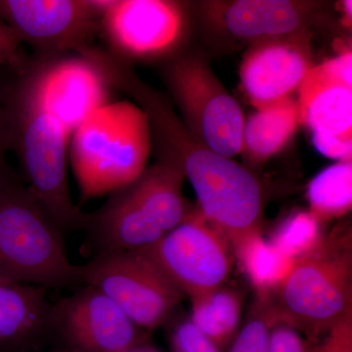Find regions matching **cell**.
<instances>
[{"instance_id":"19","label":"cell","mask_w":352,"mask_h":352,"mask_svg":"<svg viewBox=\"0 0 352 352\" xmlns=\"http://www.w3.org/2000/svg\"><path fill=\"white\" fill-rule=\"evenodd\" d=\"M190 320L220 351L239 332L244 296L238 289L221 288L192 298Z\"/></svg>"},{"instance_id":"30","label":"cell","mask_w":352,"mask_h":352,"mask_svg":"<svg viewBox=\"0 0 352 352\" xmlns=\"http://www.w3.org/2000/svg\"><path fill=\"white\" fill-rule=\"evenodd\" d=\"M323 69L336 80L352 88V53L351 50L342 53L321 64Z\"/></svg>"},{"instance_id":"4","label":"cell","mask_w":352,"mask_h":352,"mask_svg":"<svg viewBox=\"0 0 352 352\" xmlns=\"http://www.w3.org/2000/svg\"><path fill=\"white\" fill-rule=\"evenodd\" d=\"M152 146L147 113L129 101L111 102L72 134L69 161L83 201L135 182Z\"/></svg>"},{"instance_id":"16","label":"cell","mask_w":352,"mask_h":352,"mask_svg":"<svg viewBox=\"0 0 352 352\" xmlns=\"http://www.w3.org/2000/svg\"><path fill=\"white\" fill-rule=\"evenodd\" d=\"M184 177L178 164L160 159L135 182L126 185L141 207L166 234L193 212L182 193Z\"/></svg>"},{"instance_id":"15","label":"cell","mask_w":352,"mask_h":352,"mask_svg":"<svg viewBox=\"0 0 352 352\" xmlns=\"http://www.w3.org/2000/svg\"><path fill=\"white\" fill-rule=\"evenodd\" d=\"M296 103L298 124L312 132L352 138V88L329 75L321 65L307 74Z\"/></svg>"},{"instance_id":"5","label":"cell","mask_w":352,"mask_h":352,"mask_svg":"<svg viewBox=\"0 0 352 352\" xmlns=\"http://www.w3.org/2000/svg\"><path fill=\"white\" fill-rule=\"evenodd\" d=\"M64 235L25 182L0 189V277L45 289L80 285Z\"/></svg>"},{"instance_id":"28","label":"cell","mask_w":352,"mask_h":352,"mask_svg":"<svg viewBox=\"0 0 352 352\" xmlns=\"http://www.w3.org/2000/svg\"><path fill=\"white\" fill-rule=\"evenodd\" d=\"M27 57L15 32L0 20V69L20 63Z\"/></svg>"},{"instance_id":"10","label":"cell","mask_w":352,"mask_h":352,"mask_svg":"<svg viewBox=\"0 0 352 352\" xmlns=\"http://www.w3.org/2000/svg\"><path fill=\"white\" fill-rule=\"evenodd\" d=\"M182 6L168 0H107L100 34L104 47L120 61L168 56L184 34Z\"/></svg>"},{"instance_id":"12","label":"cell","mask_w":352,"mask_h":352,"mask_svg":"<svg viewBox=\"0 0 352 352\" xmlns=\"http://www.w3.org/2000/svg\"><path fill=\"white\" fill-rule=\"evenodd\" d=\"M31 58L44 105L69 136L92 113L112 102L113 90L85 55Z\"/></svg>"},{"instance_id":"29","label":"cell","mask_w":352,"mask_h":352,"mask_svg":"<svg viewBox=\"0 0 352 352\" xmlns=\"http://www.w3.org/2000/svg\"><path fill=\"white\" fill-rule=\"evenodd\" d=\"M8 152L3 113H2L1 98H0V189L14 184V183L25 182L21 173L14 170L7 161V153Z\"/></svg>"},{"instance_id":"23","label":"cell","mask_w":352,"mask_h":352,"mask_svg":"<svg viewBox=\"0 0 352 352\" xmlns=\"http://www.w3.org/2000/svg\"><path fill=\"white\" fill-rule=\"evenodd\" d=\"M272 326L268 302L256 300L249 318L233 340L229 352H268Z\"/></svg>"},{"instance_id":"2","label":"cell","mask_w":352,"mask_h":352,"mask_svg":"<svg viewBox=\"0 0 352 352\" xmlns=\"http://www.w3.org/2000/svg\"><path fill=\"white\" fill-rule=\"evenodd\" d=\"M131 97L147 113L162 149L161 159L178 164L188 177L201 215L232 247L261 232L263 190L251 171L201 144L148 85H138Z\"/></svg>"},{"instance_id":"1","label":"cell","mask_w":352,"mask_h":352,"mask_svg":"<svg viewBox=\"0 0 352 352\" xmlns=\"http://www.w3.org/2000/svg\"><path fill=\"white\" fill-rule=\"evenodd\" d=\"M0 97L8 150L25 184L65 234L83 230L87 214L69 194V135L44 105L31 57L0 69Z\"/></svg>"},{"instance_id":"8","label":"cell","mask_w":352,"mask_h":352,"mask_svg":"<svg viewBox=\"0 0 352 352\" xmlns=\"http://www.w3.org/2000/svg\"><path fill=\"white\" fill-rule=\"evenodd\" d=\"M107 0H0V20L32 57L82 54L100 34Z\"/></svg>"},{"instance_id":"17","label":"cell","mask_w":352,"mask_h":352,"mask_svg":"<svg viewBox=\"0 0 352 352\" xmlns=\"http://www.w3.org/2000/svg\"><path fill=\"white\" fill-rule=\"evenodd\" d=\"M219 20L240 38H280L302 27V9L285 0H240L224 6Z\"/></svg>"},{"instance_id":"24","label":"cell","mask_w":352,"mask_h":352,"mask_svg":"<svg viewBox=\"0 0 352 352\" xmlns=\"http://www.w3.org/2000/svg\"><path fill=\"white\" fill-rule=\"evenodd\" d=\"M170 340L173 352H221L190 318L175 324L171 330Z\"/></svg>"},{"instance_id":"6","label":"cell","mask_w":352,"mask_h":352,"mask_svg":"<svg viewBox=\"0 0 352 352\" xmlns=\"http://www.w3.org/2000/svg\"><path fill=\"white\" fill-rule=\"evenodd\" d=\"M78 270L80 286L105 294L146 332L166 323L185 296L144 251L96 254Z\"/></svg>"},{"instance_id":"9","label":"cell","mask_w":352,"mask_h":352,"mask_svg":"<svg viewBox=\"0 0 352 352\" xmlns=\"http://www.w3.org/2000/svg\"><path fill=\"white\" fill-rule=\"evenodd\" d=\"M144 252L191 300L223 287L232 271L231 243L198 208Z\"/></svg>"},{"instance_id":"11","label":"cell","mask_w":352,"mask_h":352,"mask_svg":"<svg viewBox=\"0 0 352 352\" xmlns=\"http://www.w3.org/2000/svg\"><path fill=\"white\" fill-rule=\"evenodd\" d=\"M51 320L54 338L71 352H124L147 337L112 300L89 285L52 303Z\"/></svg>"},{"instance_id":"7","label":"cell","mask_w":352,"mask_h":352,"mask_svg":"<svg viewBox=\"0 0 352 352\" xmlns=\"http://www.w3.org/2000/svg\"><path fill=\"white\" fill-rule=\"evenodd\" d=\"M164 78L197 140L222 156L242 153L244 113L207 65L177 57L166 65Z\"/></svg>"},{"instance_id":"21","label":"cell","mask_w":352,"mask_h":352,"mask_svg":"<svg viewBox=\"0 0 352 352\" xmlns=\"http://www.w3.org/2000/svg\"><path fill=\"white\" fill-rule=\"evenodd\" d=\"M307 199L310 214L321 223L346 214L352 207L351 162H339L315 176Z\"/></svg>"},{"instance_id":"22","label":"cell","mask_w":352,"mask_h":352,"mask_svg":"<svg viewBox=\"0 0 352 352\" xmlns=\"http://www.w3.org/2000/svg\"><path fill=\"white\" fill-rule=\"evenodd\" d=\"M320 224L309 212H296L275 228L268 241L285 256L295 261L320 242Z\"/></svg>"},{"instance_id":"32","label":"cell","mask_w":352,"mask_h":352,"mask_svg":"<svg viewBox=\"0 0 352 352\" xmlns=\"http://www.w3.org/2000/svg\"><path fill=\"white\" fill-rule=\"evenodd\" d=\"M351 0L344 2V14H346V20H349H349H351Z\"/></svg>"},{"instance_id":"13","label":"cell","mask_w":352,"mask_h":352,"mask_svg":"<svg viewBox=\"0 0 352 352\" xmlns=\"http://www.w3.org/2000/svg\"><path fill=\"white\" fill-rule=\"evenodd\" d=\"M307 48L289 38L268 39L245 54L240 69L243 88L258 110L289 98L312 68Z\"/></svg>"},{"instance_id":"14","label":"cell","mask_w":352,"mask_h":352,"mask_svg":"<svg viewBox=\"0 0 352 352\" xmlns=\"http://www.w3.org/2000/svg\"><path fill=\"white\" fill-rule=\"evenodd\" d=\"M46 291L0 277V352H34L54 339Z\"/></svg>"},{"instance_id":"20","label":"cell","mask_w":352,"mask_h":352,"mask_svg":"<svg viewBox=\"0 0 352 352\" xmlns=\"http://www.w3.org/2000/svg\"><path fill=\"white\" fill-rule=\"evenodd\" d=\"M247 275L256 289V300L268 302L286 277L293 261L278 251L261 232L252 234L232 247Z\"/></svg>"},{"instance_id":"26","label":"cell","mask_w":352,"mask_h":352,"mask_svg":"<svg viewBox=\"0 0 352 352\" xmlns=\"http://www.w3.org/2000/svg\"><path fill=\"white\" fill-rule=\"evenodd\" d=\"M310 344L291 326L276 323L270 332L268 352H308Z\"/></svg>"},{"instance_id":"3","label":"cell","mask_w":352,"mask_h":352,"mask_svg":"<svg viewBox=\"0 0 352 352\" xmlns=\"http://www.w3.org/2000/svg\"><path fill=\"white\" fill-rule=\"evenodd\" d=\"M268 303L273 325L291 326L309 344L352 315L351 226L336 227L293 261Z\"/></svg>"},{"instance_id":"27","label":"cell","mask_w":352,"mask_h":352,"mask_svg":"<svg viewBox=\"0 0 352 352\" xmlns=\"http://www.w3.org/2000/svg\"><path fill=\"white\" fill-rule=\"evenodd\" d=\"M312 141L316 149L326 157L340 160V162H351L352 138L314 132Z\"/></svg>"},{"instance_id":"31","label":"cell","mask_w":352,"mask_h":352,"mask_svg":"<svg viewBox=\"0 0 352 352\" xmlns=\"http://www.w3.org/2000/svg\"><path fill=\"white\" fill-rule=\"evenodd\" d=\"M124 352H160L157 351L155 347L149 346V344H146L144 342L143 344H138V346H135L131 347V349H127V351Z\"/></svg>"},{"instance_id":"18","label":"cell","mask_w":352,"mask_h":352,"mask_svg":"<svg viewBox=\"0 0 352 352\" xmlns=\"http://www.w3.org/2000/svg\"><path fill=\"white\" fill-rule=\"evenodd\" d=\"M298 124V108L291 97L259 109L245 120L242 153L252 164L265 163L288 144Z\"/></svg>"},{"instance_id":"25","label":"cell","mask_w":352,"mask_h":352,"mask_svg":"<svg viewBox=\"0 0 352 352\" xmlns=\"http://www.w3.org/2000/svg\"><path fill=\"white\" fill-rule=\"evenodd\" d=\"M308 352H352V315L333 326Z\"/></svg>"}]
</instances>
